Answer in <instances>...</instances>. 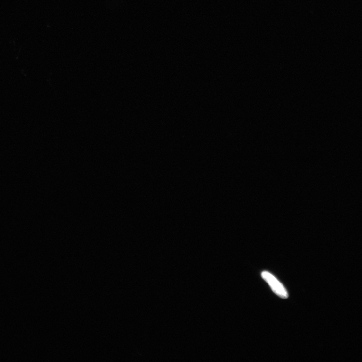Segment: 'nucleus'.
<instances>
[{
	"label": "nucleus",
	"mask_w": 362,
	"mask_h": 362,
	"mask_svg": "<svg viewBox=\"0 0 362 362\" xmlns=\"http://www.w3.org/2000/svg\"><path fill=\"white\" fill-rule=\"evenodd\" d=\"M261 276L279 297L283 299L288 298L286 289L273 275L269 272L263 271L261 273Z\"/></svg>",
	"instance_id": "f257e3e1"
}]
</instances>
